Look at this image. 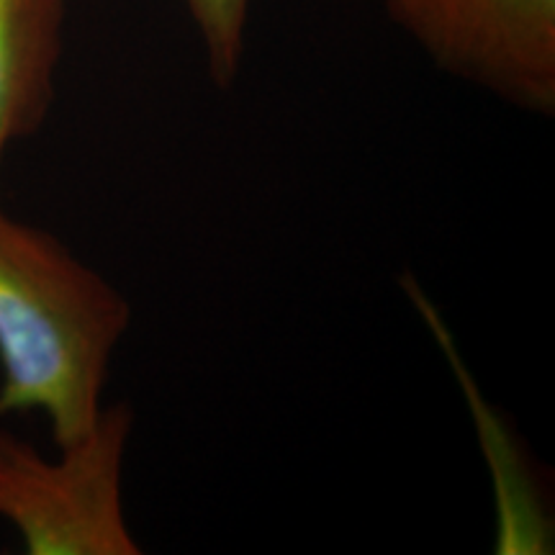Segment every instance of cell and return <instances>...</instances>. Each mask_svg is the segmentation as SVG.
Returning <instances> with one entry per match:
<instances>
[{
	"instance_id": "obj_3",
	"label": "cell",
	"mask_w": 555,
	"mask_h": 555,
	"mask_svg": "<svg viewBox=\"0 0 555 555\" xmlns=\"http://www.w3.org/2000/svg\"><path fill=\"white\" fill-rule=\"evenodd\" d=\"M380 3L442 73L527 114H555V0Z\"/></svg>"
},
{
	"instance_id": "obj_4",
	"label": "cell",
	"mask_w": 555,
	"mask_h": 555,
	"mask_svg": "<svg viewBox=\"0 0 555 555\" xmlns=\"http://www.w3.org/2000/svg\"><path fill=\"white\" fill-rule=\"evenodd\" d=\"M65 21L67 0H0V196L11 150L52 114Z\"/></svg>"
},
{
	"instance_id": "obj_1",
	"label": "cell",
	"mask_w": 555,
	"mask_h": 555,
	"mask_svg": "<svg viewBox=\"0 0 555 555\" xmlns=\"http://www.w3.org/2000/svg\"><path fill=\"white\" fill-rule=\"evenodd\" d=\"M131 304L62 242L5 211L0 196V422L41 412L54 448L99 420Z\"/></svg>"
},
{
	"instance_id": "obj_2",
	"label": "cell",
	"mask_w": 555,
	"mask_h": 555,
	"mask_svg": "<svg viewBox=\"0 0 555 555\" xmlns=\"http://www.w3.org/2000/svg\"><path fill=\"white\" fill-rule=\"evenodd\" d=\"M134 412L103 404L80 440L47 457L0 425V519L29 555H139L124 512V466Z\"/></svg>"
},
{
	"instance_id": "obj_5",
	"label": "cell",
	"mask_w": 555,
	"mask_h": 555,
	"mask_svg": "<svg viewBox=\"0 0 555 555\" xmlns=\"http://www.w3.org/2000/svg\"><path fill=\"white\" fill-rule=\"evenodd\" d=\"M193 29L198 31L214 86L232 88L245 60L247 21L253 0H183Z\"/></svg>"
}]
</instances>
